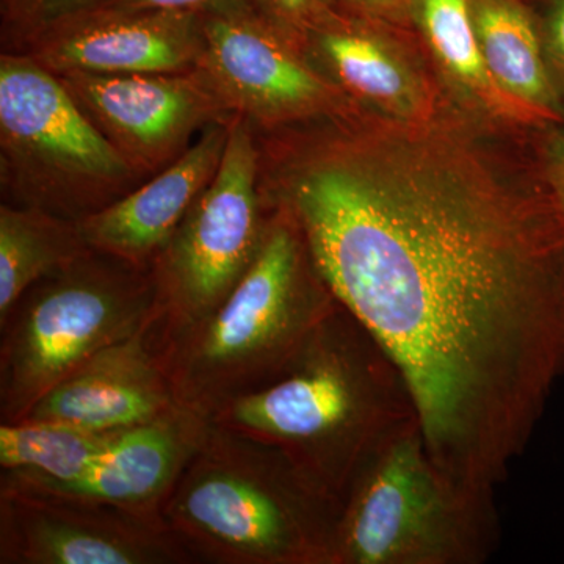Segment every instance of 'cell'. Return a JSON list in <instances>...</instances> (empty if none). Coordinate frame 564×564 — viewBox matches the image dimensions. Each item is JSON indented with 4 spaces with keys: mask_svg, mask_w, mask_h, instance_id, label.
I'll use <instances>...</instances> for the list:
<instances>
[{
    "mask_svg": "<svg viewBox=\"0 0 564 564\" xmlns=\"http://www.w3.org/2000/svg\"><path fill=\"white\" fill-rule=\"evenodd\" d=\"M161 514L195 563L332 564L340 502L280 448L209 421Z\"/></svg>",
    "mask_w": 564,
    "mask_h": 564,
    "instance_id": "obj_3",
    "label": "cell"
},
{
    "mask_svg": "<svg viewBox=\"0 0 564 564\" xmlns=\"http://www.w3.org/2000/svg\"><path fill=\"white\" fill-rule=\"evenodd\" d=\"M57 77L104 139L143 180L172 165L209 126L234 120L198 69Z\"/></svg>",
    "mask_w": 564,
    "mask_h": 564,
    "instance_id": "obj_11",
    "label": "cell"
},
{
    "mask_svg": "<svg viewBox=\"0 0 564 564\" xmlns=\"http://www.w3.org/2000/svg\"><path fill=\"white\" fill-rule=\"evenodd\" d=\"M90 250L79 221L35 207L0 206V321L36 282Z\"/></svg>",
    "mask_w": 564,
    "mask_h": 564,
    "instance_id": "obj_19",
    "label": "cell"
},
{
    "mask_svg": "<svg viewBox=\"0 0 564 564\" xmlns=\"http://www.w3.org/2000/svg\"><path fill=\"white\" fill-rule=\"evenodd\" d=\"M161 315L151 269L88 250L0 321V421L18 422L93 356Z\"/></svg>",
    "mask_w": 564,
    "mask_h": 564,
    "instance_id": "obj_6",
    "label": "cell"
},
{
    "mask_svg": "<svg viewBox=\"0 0 564 564\" xmlns=\"http://www.w3.org/2000/svg\"><path fill=\"white\" fill-rule=\"evenodd\" d=\"M269 207L261 250L225 302L187 328L158 334L177 402L206 419L280 380L339 306L295 223Z\"/></svg>",
    "mask_w": 564,
    "mask_h": 564,
    "instance_id": "obj_4",
    "label": "cell"
},
{
    "mask_svg": "<svg viewBox=\"0 0 564 564\" xmlns=\"http://www.w3.org/2000/svg\"><path fill=\"white\" fill-rule=\"evenodd\" d=\"M231 121L212 124L165 170L79 221L91 250L151 269L193 203L220 169Z\"/></svg>",
    "mask_w": 564,
    "mask_h": 564,
    "instance_id": "obj_15",
    "label": "cell"
},
{
    "mask_svg": "<svg viewBox=\"0 0 564 564\" xmlns=\"http://www.w3.org/2000/svg\"><path fill=\"white\" fill-rule=\"evenodd\" d=\"M380 22L333 9L300 40L304 57L359 109L391 120H447L436 84Z\"/></svg>",
    "mask_w": 564,
    "mask_h": 564,
    "instance_id": "obj_13",
    "label": "cell"
},
{
    "mask_svg": "<svg viewBox=\"0 0 564 564\" xmlns=\"http://www.w3.org/2000/svg\"><path fill=\"white\" fill-rule=\"evenodd\" d=\"M120 432H95L62 422H2L0 478L39 486L73 484Z\"/></svg>",
    "mask_w": 564,
    "mask_h": 564,
    "instance_id": "obj_20",
    "label": "cell"
},
{
    "mask_svg": "<svg viewBox=\"0 0 564 564\" xmlns=\"http://www.w3.org/2000/svg\"><path fill=\"white\" fill-rule=\"evenodd\" d=\"M486 65L508 95L564 124V99L545 54L541 22L519 0H469Z\"/></svg>",
    "mask_w": 564,
    "mask_h": 564,
    "instance_id": "obj_18",
    "label": "cell"
},
{
    "mask_svg": "<svg viewBox=\"0 0 564 564\" xmlns=\"http://www.w3.org/2000/svg\"><path fill=\"white\" fill-rule=\"evenodd\" d=\"M39 0H0L2 3L3 32L11 50L31 31L33 13Z\"/></svg>",
    "mask_w": 564,
    "mask_h": 564,
    "instance_id": "obj_26",
    "label": "cell"
},
{
    "mask_svg": "<svg viewBox=\"0 0 564 564\" xmlns=\"http://www.w3.org/2000/svg\"><path fill=\"white\" fill-rule=\"evenodd\" d=\"M411 20L448 87L475 113L530 131L554 126L494 79L478 44L469 0H413Z\"/></svg>",
    "mask_w": 564,
    "mask_h": 564,
    "instance_id": "obj_17",
    "label": "cell"
},
{
    "mask_svg": "<svg viewBox=\"0 0 564 564\" xmlns=\"http://www.w3.org/2000/svg\"><path fill=\"white\" fill-rule=\"evenodd\" d=\"M251 3L296 44L315 22L337 7V0H251Z\"/></svg>",
    "mask_w": 564,
    "mask_h": 564,
    "instance_id": "obj_21",
    "label": "cell"
},
{
    "mask_svg": "<svg viewBox=\"0 0 564 564\" xmlns=\"http://www.w3.org/2000/svg\"><path fill=\"white\" fill-rule=\"evenodd\" d=\"M143 181L93 126L54 73L25 52H2L3 203L80 221Z\"/></svg>",
    "mask_w": 564,
    "mask_h": 564,
    "instance_id": "obj_7",
    "label": "cell"
},
{
    "mask_svg": "<svg viewBox=\"0 0 564 564\" xmlns=\"http://www.w3.org/2000/svg\"><path fill=\"white\" fill-rule=\"evenodd\" d=\"M198 70L234 118L278 131L359 110L251 0L203 11Z\"/></svg>",
    "mask_w": 564,
    "mask_h": 564,
    "instance_id": "obj_9",
    "label": "cell"
},
{
    "mask_svg": "<svg viewBox=\"0 0 564 564\" xmlns=\"http://www.w3.org/2000/svg\"><path fill=\"white\" fill-rule=\"evenodd\" d=\"M155 321L63 378L21 421L120 432L181 406L163 366Z\"/></svg>",
    "mask_w": 564,
    "mask_h": 564,
    "instance_id": "obj_14",
    "label": "cell"
},
{
    "mask_svg": "<svg viewBox=\"0 0 564 564\" xmlns=\"http://www.w3.org/2000/svg\"><path fill=\"white\" fill-rule=\"evenodd\" d=\"M270 215L254 129L234 118L220 169L152 262L159 337L187 328L225 302L261 250Z\"/></svg>",
    "mask_w": 564,
    "mask_h": 564,
    "instance_id": "obj_8",
    "label": "cell"
},
{
    "mask_svg": "<svg viewBox=\"0 0 564 564\" xmlns=\"http://www.w3.org/2000/svg\"><path fill=\"white\" fill-rule=\"evenodd\" d=\"M207 425L209 419L181 404L161 417L121 430L88 473L73 484L39 486L7 478L0 481L161 513Z\"/></svg>",
    "mask_w": 564,
    "mask_h": 564,
    "instance_id": "obj_16",
    "label": "cell"
},
{
    "mask_svg": "<svg viewBox=\"0 0 564 564\" xmlns=\"http://www.w3.org/2000/svg\"><path fill=\"white\" fill-rule=\"evenodd\" d=\"M209 421L280 448L343 503L370 459L419 415L391 356L339 304L280 380Z\"/></svg>",
    "mask_w": 564,
    "mask_h": 564,
    "instance_id": "obj_2",
    "label": "cell"
},
{
    "mask_svg": "<svg viewBox=\"0 0 564 564\" xmlns=\"http://www.w3.org/2000/svg\"><path fill=\"white\" fill-rule=\"evenodd\" d=\"M337 9L380 24H402L411 18L413 0H337Z\"/></svg>",
    "mask_w": 564,
    "mask_h": 564,
    "instance_id": "obj_24",
    "label": "cell"
},
{
    "mask_svg": "<svg viewBox=\"0 0 564 564\" xmlns=\"http://www.w3.org/2000/svg\"><path fill=\"white\" fill-rule=\"evenodd\" d=\"M545 54L564 99V0H552L541 21Z\"/></svg>",
    "mask_w": 564,
    "mask_h": 564,
    "instance_id": "obj_23",
    "label": "cell"
},
{
    "mask_svg": "<svg viewBox=\"0 0 564 564\" xmlns=\"http://www.w3.org/2000/svg\"><path fill=\"white\" fill-rule=\"evenodd\" d=\"M534 163L564 217V124L549 126L538 131Z\"/></svg>",
    "mask_w": 564,
    "mask_h": 564,
    "instance_id": "obj_22",
    "label": "cell"
},
{
    "mask_svg": "<svg viewBox=\"0 0 564 564\" xmlns=\"http://www.w3.org/2000/svg\"><path fill=\"white\" fill-rule=\"evenodd\" d=\"M265 203L402 372L448 477L494 492L564 377V217L455 120L366 110L256 132Z\"/></svg>",
    "mask_w": 564,
    "mask_h": 564,
    "instance_id": "obj_1",
    "label": "cell"
},
{
    "mask_svg": "<svg viewBox=\"0 0 564 564\" xmlns=\"http://www.w3.org/2000/svg\"><path fill=\"white\" fill-rule=\"evenodd\" d=\"M99 2H102V0H39L35 7V13H33L31 31L24 36V40L28 39L32 32H35L36 29H40L41 25L66 17V14L90 9L93 6H98Z\"/></svg>",
    "mask_w": 564,
    "mask_h": 564,
    "instance_id": "obj_27",
    "label": "cell"
},
{
    "mask_svg": "<svg viewBox=\"0 0 564 564\" xmlns=\"http://www.w3.org/2000/svg\"><path fill=\"white\" fill-rule=\"evenodd\" d=\"M203 44L202 13L96 6L41 25L10 51L55 76L184 74L198 69Z\"/></svg>",
    "mask_w": 564,
    "mask_h": 564,
    "instance_id": "obj_12",
    "label": "cell"
},
{
    "mask_svg": "<svg viewBox=\"0 0 564 564\" xmlns=\"http://www.w3.org/2000/svg\"><path fill=\"white\" fill-rule=\"evenodd\" d=\"M228 0H102L99 7H109L117 10H152V11H203L221 6ZM96 7V6H93Z\"/></svg>",
    "mask_w": 564,
    "mask_h": 564,
    "instance_id": "obj_25",
    "label": "cell"
},
{
    "mask_svg": "<svg viewBox=\"0 0 564 564\" xmlns=\"http://www.w3.org/2000/svg\"><path fill=\"white\" fill-rule=\"evenodd\" d=\"M161 513L0 481V564H193Z\"/></svg>",
    "mask_w": 564,
    "mask_h": 564,
    "instance_id": "obj_10",
    "label": "cell"
},
{
    "mask_svg": "<svg viewBox=\"0 0 564 564\" xmlns=\"http://www.w3.org/2000/svg\"><path fill=\"white\" fill-rule=\"evenodd\" d=\"M499 538L494 492L448 477L414 423L352 480L332 564H481Z\"/></svg>",
    "mask_w": 564,
    "mask_h": 564,
    "instance_id": "obj_5",
    "label": "cell"
}]
</instances>
